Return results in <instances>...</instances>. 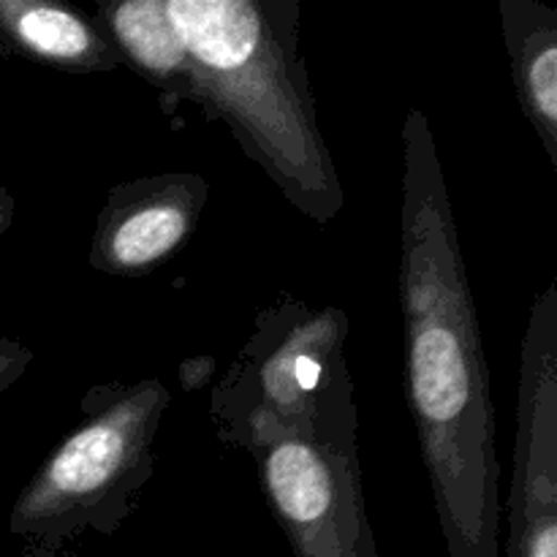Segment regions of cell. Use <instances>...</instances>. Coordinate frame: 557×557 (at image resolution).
<instances>
[{"label":"cell","mask_w":557,"mask_h":557,"mask_svg":"<svg viewBox=\"0 0 557 557\" xmlns=\"http://www.w3.org/2000/svg\"><path fill=\"white\" fill-rule=\"evenodd\" d=\"M259 471L294 557H379L362 487L359 411L348 364H337L310 411L261 428L239 446Z\"/></svg>","instance_id":"obj_4"},{"label":"cell","mask_w":557,"mask_h":557,"mask_svg":"<svg viewBox=\"0 0 557 557\" xmlns=\"http://www.w3.org/2000/svg\"><path fill=\"white\" fill-rule=\"evenodd\" d=\"M348 315L283 297L256 315L245 346L210 389V417L223 444L239 446L261 428L294 424L326 379L346 362Z\"/></svg>","instance_id":"obj_5"},{"label":"cell","mask_w":557,"mask_h":557,"mask_svg":"<svg viewBox=\"0 0 557 557\" xmlns=\"http://www.w3.org/2000/svg\"><path fill=\"white\" fill-rule=\"evenodd\" d=\"M169 400L158 379L87 389L82 422L16 495L9 531L49 549L85 531L117 533L152 476Z\"/></svg>","instance_id":"obj_3"},{"label":"cell","mask_w":557,"mask_h":557,"mask_svg":"<svg viewBox=\"0 0 557 557\" xmlns=\"http://www.w3.org/2000/svg\"><path fill=\"white\" fill-rule=\"evenodd\" d=\"M166 16L188 54V101L221 120L305 218L335 221L346 194L299 54L297 0H166Z\"/></svg>","instance_id":"obj_2"},{"label":"cell","mask_w":557,"mask_h":557,"mask_svg":"<svg viewBox=\"0 0 557 557\" xmlns=\"http://www.w3.org/2000/svg\"><path fill=\"white\" fill-rule=\"evenodd\" d=\"M400 305L408 406L449 557H498L493 386L449 185L428 114L403 120Z\"/></svg>","instance_id":"obj_1"},{"label":"cell","mask_w":557,"mask_h":557,"mask_svg":"<svg viewBox=\"0 0 557 557\" xmlns=\"http://www.w3.org/2000/svg\"><path fill=\"white\" fill-rule=\"evenodd\" d=\"M498 9L517 98L557 169V11L536 0H500Z\"/></svg>","instance_id":"obj_9"},{"label":"cell","mask_w":557,"mask_h":557,"mask_svg":"<svg viewBox=\"0 0 557 557\" xmlns=\"http://www.w3.org/2000/svg\"><path fill=\"white\" fill-rule=\"evenodd\" d=\"M0 41L11 52L65 74H98L123 65V54L101 22L52 0H0Z\"/></svg>","instance_id":"obj_8"},{"label":"cell","mask_w":557,"mask_h":557,"mask_svg":"<svg viewBox=\"0 0 557 557\" xmlns=\"http://www.w3.org/2000/svg\"><path fill=\"white\" fill-rule=\"evenodd\" d=\"M22 557H69V555H63L60 549L38 547V544H25V547H22Z\"/></svg>","instance_id":"obj_13"},{"label":"cell","mask_w":557,"mask_h":557,"mask_svg":"<svg viewBox=\"0 0 557 557\" xmlns=\"http://www.w3.org/2000/svg\"><path fill=\"white\" fill-rule=\"evenodd\" d=\"M210 201L196 172L152 174L109 188L96 221L90 267L114 277H139L166 264L190 239Z\"/></svg>","instance_id":"obj_7"},{"label":"cell","mask_w":557,"mask_h":557,"mask_svg":"<svg viewBox=\"0 0 557 557\" xmlns=\"http://www.w3.org/2000/svg\"><path fill=\"white\" fill-rule=\"evenodd\" d=\"M98 22L123 54V65L158 87L169 109L190 98V65L166 16V0L98 3Z\"/></svg>","instance_id":"obj_10"},{"label":"cell","mask_w":557,"mask_h":557,"mask_svg":"<svg viewBox=\"0 0 557 557\" xmlns=\"http://www.w3.org/2000/svg\"><path fill=\"white\" fill-rule=\"evenodd\" d=\"M14 212H16L14 196H11L9 188L0 183V237H3V234L11 228V223H14Z\"/></svg>","instance_id":"obj_12"},{"label":"cell","mask_w":557,"mask_h":557,"mask_svg":"<svg viewBox=\"0 0 557 557\" xmlns=\"http://www.w3.org/2000/svg\"><path fill=\"white\" fill-rule=\"evenodd\" d=\"M33 359H36L33 348L9 341V337H0V397L27 373Z\"/></svg>","instance_id":"obj_11"},{"label":"cell","mask_w":557,"mask_h":557,"mask_svg":"<svg viewBox=\"0 0 557 557\" xmlns=\"http://www.w3.org/2000/svg\"><path fill=\"white\" fill-rule=\"evenodd\" d=\"M509 557H557V281L533 299L522 335Z\"/></svg>","instance_id":"obj_6"}]
</instances>
